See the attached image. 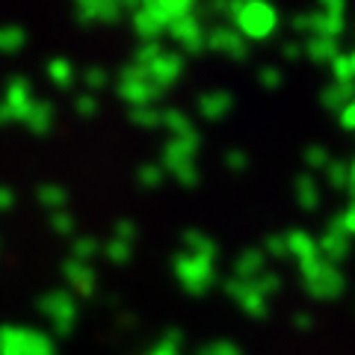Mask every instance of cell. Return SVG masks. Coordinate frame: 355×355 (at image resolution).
<instances>
[]
</instances>
